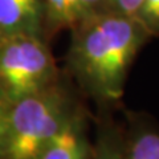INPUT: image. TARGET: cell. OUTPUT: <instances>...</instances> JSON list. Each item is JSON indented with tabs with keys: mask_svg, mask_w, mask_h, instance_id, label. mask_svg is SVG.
Returning a JSON list of instances; mask_svg holds the SVG:
<instances>
[{
	"mask_svg": "<svg viewBox=\"0 0 159 159\" xmlns=\"http://www.w3.org/2000/svg\"><path fill=\"white\" fill-rule=\"evenodd\" d=\"M152 36L135 17L106 12L72 29L66 64L88 96L99 105L118 102L138 52Z\"/></svg>",
	"mask_w": 159,
	"mask_h": 159,
	"instance_id": "obj_1",
	"label": "cell"
},
{
	"mask_svg": "<svg viewBox=\"0 0 159 159\" xmlns=\"http://www.w3.org/2000/svg\"><path fill=\"white\" fill-rule=\"evenodd\" d=\"M82 113L61 78L12 102L3 159H36L52 139Z\"/></svg>",
	"mask_w": 159,
	"mask_h": 159,
	"instance_id": "obj_2",
	"label": "cell"
},
{
	"mask_svg": "<svg viewBox=\"0 0 159 159\" xmlns=\"http://www.w3.org/2000/svg\"><path fill=\"white\" fill-rule=\"evenodd\" d=\"M58 78L47 37L31 33L0 37V90L11 103L43 90Z\"/></svg>",
	"mask_w": 159,
	"mask_h": 159,
	"instance_id": "obj_3",
	"label": "cell"
},
{
	"mask_svg": "<svg viewBox=\"0 0 159 159\" xmlns=\"http://www.w3.org/2000/svg\"><path fill=\"white\" fill-rule=\"evenodd\" d=\"M44 34L41 0H0V37Z\"/></svg>",
	"mask_w": 159,
	"mask_h": 159,
	"instance_id": "obj_4",
	"label": "cell"
},
{
	"mask_svg": "<svg viewBox=\"0 0 159 159\" xmlns=\"http://www.w3.org/2000/svg\"><path fill=\"white\" fill-rule=\"evenodd\" d=\"M84 127V113H81L43 148L36 159H89L90 148Z\"/></svg>",
	"mask_w": 159,
	"mask_h": 159,
	"instance_id": "obj_5",
	"label": "cell"
},
{
	"mask_svg": "<svg viewBox=\"0 0 159 159\" xmlns=\"http://www.w3.org/2000/svg\"><path fill=\"white\" fill-rule=\"evenodd\" d=\"M123 135V159H159V129L143 116L130 114Z\"/></svg>",
	"mask_w": 159,
	"mask_h": 159,
	"instance_id": "obj_6",
	"label": "cell"
},
{
	"mask_svg": "<svg viewBox=\"0 0 159 159\" xmlns=\"http://www.w3.org/2000/svg\"><path fill=\"white\" fill-rule=\"evenodd\" d=\"M44 34L60 32L62 29H72L77 25L76 0H41Z\"/></svg>",
	"mask_w": 159,
	"mask_h": 159,
	"instance_id": "obj_7",
	"label": "cell"
},
{
	"mask_svg": "<svg viewBox=\"0 0 159 159\" xmlns=\"http://www.w3.org/2000/svg\"><path fill=\"white\" fill-rule=\"evenodd\" d=\"M89 159H123V134L113 122L99 126L97 142Z\"/></svg>",
	"mask_w": 159,
	"mask_h": 159,
	"instance_id": "obj_8",
	"label": "cell"
},
{
	"mask_svg": "<svg viewBox=\"0 0 159 159\" xmlns=\"http://www.w3.org/2000/svg\"><path fill=\"white\" fill-rule=\"evenodd\" d=\"M135 19L152 37L159 36V0H142Z\"/></svg>",
	"mask_w": 159,
	"mask_h": 159,
	"instance_id": "obj_9",
	"label": "cell"
},
{
	"mask_svg": "<svg viewBox=\"0 0 159 159\" xmlns=\"http://www.w3.org/2000/svg\"><path fill=\"white\" fill-rule=\"evenodd\" d=\"M76 6L78 23H81L89 17L111 12L110 0H76Z\"/></svg>",
	"mask_w": 159,
	"mask_h": 159,
	"instance_id": "obj_10",
	"label": "cell"
},
{
	"mask_svg": "<svg viewBox=\"0 0 159 159\" xmlns=\"http://www.w3.org/2000/svg\"><path fill=\"white\" fill-rule=\"evenodd\" d=\"M9 107H11V102L0 90V159H3L4 146H6Z\"/></svg>",
	"mask_w": 159,
	"mask_h": 159,
	"instance_id": "obj_11",
	"label": "cell"
},
{
	"mask_svg": "<svg viewBox=\"0 0 159 159\" xmlns=\"http://www.w3.org/2000/svg\"><path fill=\"white\" fill-rule=\"evenodd\" d=\"M141 4L142 0H110V9L111 12L135 17Z\"/></svg>",
	"mask_w": 159,
	"mask_h": 159,
	"instance_id": "obj_12",
	"label": "cell"
}]
</instances>
